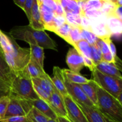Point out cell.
I'll use <instances>...</instances> for the list:
<instances>
[{"mask_svg": "<svg viewBox=\"0 0 122 122\" xmlns=\"http://www.w3.org/2000/svg\"><path fill=\"white\" fill-rule=\"evenodd\" d=\"M30 59L35 62L41 68L44 69V49L37 45H29Z\"/></svg>", "mask_w": 122, "mask_h": 122, "instance_id": "obj_20", "label": "cell"}, {"mask_svg": "<svg viewBox=\"0 0 122 122\" xmlns=\"http://www.w3.org/2000/svg\"><path fill=\"white\" fill-rule=\"evenodd\" d=\"M0 79H1L4 80V81H6V82H8L11 83V82L10 81L9 78H8V77H7V75L1 70V69H0Z\"/></svg>", "mask_w": 122, "mask_h": 122, "instance_id": "obj_47", "label": "cell"}, {"mask_svg": "<svg viewBox=\"0 0 122 122\" xmlns=\"http://www.w3.org/2000/svg\"><path fill=\"white\" fill-rule=\"evenodd\" d=\"M48 122H58V121H57V120H51V119H49Z\"/></svg>", "mask_w": 122, "mask_h": 122, "instance_id": "obj_51", "label": "cell"}, {"mask_svg": "<svg viewBox=\"0 0 122 122\" xmlns=\"http://www.w3.org/2000/svg\"><path fill=\"white\" fill-rule=\"evenodd\" d=\"M71 29V26H70L69 24L66 23L63 26H61L58 29L56 30L54 33H55L61 38H63L65 41H66L69 44V43H70L69 36H70Z\"/></svg>", "mask_w": 122, "mask_h": 122, "instance_id": "obj_28", "label": "cell"}, {"mask_svg": "<svg viewBox=\"0 0 122 122\" xmlns=\"http://www.w3.org/2000/svg\"><path fill=\"white\" fill-rule=\"evenodd\" d=\"M65 19L66 23L71 27H81V15L72 13H66Z\"/></svg>", "mask_w": 122, "mask_h": 122, "instance_id": "obj_30", "label": "cell"}, {"mask_svg": "<svg viewBox=\"0 0 122 122\" xmlns=\"http://www.w3.org/2000/svg\"><path fill=\"white\" fill-rule=\"evenodd\" d=\"M0 122H27L26 117L15 116L3 119Z\"/></svg>", "mask_w": 122, "mask_h": 122, "instance_id": "obj_42", "label": "cell"}, {"mask_svg": "<svg viewBox=\"0 0 122 122\" xmlns=\"http://www.w3.org/2000/svg\"><path fill=\"white\" fill-rule=\"evenodd\" d=\"M9 36L14 40H20L29 45H37L43 49H50L57 51L56 42L44 30H37L27 26H15L11 29Z\"/></svg>", "mask_w": 122, "mask_h": 122, "instance_id": "obj_2", "label": "cell"}, {"mask_svg": "<svg viewBox=\"0 0 122 122\" xmlns=\"http://www.w3.org/2000/svg\"><path fill=\"white\" fill-rule=\"evenodd\" d=\"M25 70L31 79L40 77L45 73L44 69L41 68L35 62L31 59L27 66L25 68Z\"/></svg>", "mask_w": 122, "mask_h": 122, "instance_id": "obj_22", "label": "cell"}, {"mask_svg": "<svg viewBox=\"0 0 122 122\" xmlns=\"http://www.w3.org/2000/svg\"><path fill=\"white\" fill-rule=\"evenodd\" d=\"M91 21V31L98 38L105 40L111 38L110 32L107 25V16L102 15L101 17Z\"/></svg>", "mask_w": 122, "mask_h": 122, "instance_id": "obj_9", "label": "cell"}, {"mask_svg": "<svg viewBox=\"0 0 122 122\" xmlns=\"http://www.w3.org/2000/svg\"><path fill=\"white\" fill-rule=\"evenodd\" d=\"M74 48L76 49L82 56L91 58V45L85 40L82 39L76 43Z\"/></svg>", "mask_w": 122, "mask_h": 122, "instance_id": "obj_26", "label": "cell"}, {"mask_svg": "<svg viewBox=\"0 0 122 122\" xmlns=\"http://www.w3.org/2000/svg\"><path fill=\"white\" fill-rule=\"evenodd\" d=\"M51 81L55 88L63 97L68 95L66 88L64 84V79L62 69L59 67L54 66L53 67V77H51Z\"/></svg>", "mask_w": 122, "mask_h": 122, "instance_id": "obj_14", "label": "cell"}, {"mask_svg": "<svg viewBox=\"0 0 122 122\" xmlns=\"http://www.w3.org/2000/svg\"><path fill=\"white\" fill-rule=\"evenodd\" d=\"M13 2H14V3L16 5H17L19 7H20L21 9L23 10L24 5H25L26 0H14Z\"/></svg>", "mask_w": 122, "mask_h": 122, "instance_id": "obj_46", "label": "cell"}, {"mask_svg": "<svg viewBox=\"0 0 122 122\" xmlns=\"http://www.w3.org/2000/svg\"><path fill=\"white\" fill-rule=\"evenodd\" d=\"M0 52H3V51H2V49H1V45H0Z\"/></svg>", "mask_w": 122, "mask_h": 122, "instance_id": "obj_52", "label": "cell"}, {"mask_svg": "<svg viewBox=\"0 0 122 122\" xmlns=\"http://www.w3.org/2000/svg\"><path fill=\"white\" fill-rule=\"evenodd\" d=\"M28 101L32 107L36 108L38 110H39L41 113H42L49 119H51V120H57V119L58 116L56 114L51 107L42 100L39 98L38 100H32V101L28 100Z\"/></svg>", "mask_w": 122, "mask_h": 122, "instance_id": "obj_13", "label": "cell"}, {"mask_svg": "<svg viewBox=\"0 0 122 122\" xmlns=\"http://www.w3.org/2000/svg\"><path fill=\"white\" fill-rule=\"evenodd\" d=\"M104 3V0H89L86 1L83 11L101 10Z\"/></svg>", "mask_w": 122, "mask_h": 122, "instance_id": "obj_32", "label": "cell"}, {"mask_svg": "<svg viewBox=\"0 0 122 122\" xmlns=\"http://www.w3.org/2000/svg\"><path fill=\"white\" fill-rule=\"evenodd\" d=\"M96 69L104 75L122 79V70L113 63L101 61L96 65Z\"/></svg>", "mask_w": 122, "mask_h": 122, "instance_id": "obj_15", "label": "cell"}, {"mask_svg": "<svg viewBox=\"0 0 122 122\" xmlns=\"http://www.w3.org/2000/svg\"><path fill=\"white\" fill-rule=\"evenodd\" d=\"M91 59L97 65L101 61L102 54H101L100 50L97 47V46L95 45H91Z\"/></svg>", "mask_w": 122, "mask_h": 122, "instance_id": "obj_35", "label": "cell"}, {"mask_svg": "<svg viewBox=\"0 0 122 122\" xmlns=\"http://www.w3.org/2000/svg\"><path fill=\"white\" fill-rule=\"evenodd\" d=\"M38 2L39 5V9L42 21L44 23V27H45L52 21L54 17V14L53 11L46 6L44 5L41 2V0H38Z\"/></svg>", "mask_w": 122, "mask_h": 122, "instance_id": "obj_21", "label": "cell"}, {"mask_svg": "<svg viewBox=\"0 0 122 122\" xmlns=\"http://www.w3.org/2000/svg\"><path fill=\"white\" fill-rule=\"evenodd\" d=\"M10 92L26 100H35L39 98L35 91L33 83L25 69L19 71L11 82Z\"/></svg>", "mask_w": 122, "mask_h": 122, "instance_id": "obj_4", "label": "cell"}, {"mask_svg": "<svg viewBox=\"0 0 122 122\" xmlns=\"http://www.w3.org/2000/svg\"><path fill=\"white\" fill-rule=\"evenodd\" d=\"M64 84H65V87L66 88L68 95H70L73 99L74 101L83 104L89 107L95 106L94 104L86 96L79 85L69 82L64 77Z\"/></svg>", "mask_w": 122, "mask_h": 122, "instance_id": "obj_8", "label": "cell"}, {"mask_svg": "<svg viewBox=\"0 0 122 122\" xmlns=\"http://www.w3.org/2000/svg\"><path fill=\"white\" fill-rule=\"evenodd\" d=\"M79 85L86 96L94 104V106L97 107V88L98 85L92 79L89 80L88 83L81 84Z\"/></svg>", "mask_w": 122, "mask_h": 122, "instance_id": "obj_18", "label": "cell"}, {"mask_svg": "<svg viewBox=\"0 0 122 122\" xmlns=\"http://www.w3.org/2000/svg\"><path fill=\"white\" fill-rule=\"evenodd\" d=\"M107 25L111 35H121L122 21L114 17H107Z\"/></svg>", "mask_w": 122, "mask_h": 122, "instance_id": "obj_24", "label": "cell"}, {"mask_svg": "<svg viewBox=\"0 0 122 122\" xmlns=\"http://www.w3.org/2000/svg\"><path fill=\"white\" fill-rule=\"evenodd\" d=\"M33 4V0H26L25 5H24L23 10L25 11L29 21H30L31 19V13H32Z\"/></svg>", "mask_w": 122, "mask_h": 122, "instance_id": "obj_39", "label": "cell"}, {"mask_svg": "<svg viewBox=\"0 0 122 122\" xmlns=\"http://www.w3.org/2000/svg\"><path fill=\"white\" fill-rule=\"evenodd\" d=\"M95 45L100 50L102 55L106 54H108L109 52H110L109 47H108V45L107 44V42H106L98 38V37L97 38L96 41H95Z\"/></svg>", "mask_w": 122, "mask_h": 122, "instance_id": "obj_37", "label": "cell"}, {"mask_svg": "<svg viewBox=\"0 0 122 122\" xmlns=\"http://www.w3.org/2000/svg\"><path fill=\"white\" fill-rule=\"evenodd\" d=\"M76 102V101H75ZM89 122H105L104 117L96 106L89 107L76 102Z\"/></svg>", "mask_w": 122, "mask_h": 122, "instance_id": "obj_12", "label": "cell"}, {"mask_svg": "<svg viewBox=\"0 0 122 122\" xmlns=\"http://www.w3.org/2000/svg\"><path fill=\"white\" fill-rule=\"evenodd\" d=\"M66 60L69 70L74 72L80 73L81 70L85 67L83 57L74 48H71L69 50Z\"/></svg>", "mask_w": 122, "mask_h": 122, "instance_id": "obj_10", "label": "cell"}, {"mask_svg": "<svg viewBox=\"0 0 122 122\" xmlns=\"http://www.w3.org/2000/svg\"><path fill=\"white\" fill-rule=\"evenodd\" d=\"M41 1L44 5L50 8L54 13L57 8V3L56 0H41Z\"/></svg>", "mask_w": 122, "mask_h": 122, "instance_id": "obj_43", "label": "cell"}, {"mask_svg": "<svg viewBox=\"0 0 122 122\" xmlns=\"http://www.w3.org/2000/svg\"><path fill=\"white\" fill-rule=\"evenodd\" d=\"M63 76L69 82L81 85L88 83L90 79H88L82 76L80 73H76L71 71L69 69H62Z\"/></svg>", "mask_w": 122, "mask_h": 122, "instance_id": "obj_19", "label": "cell"}, {"mask_svg": "<svg viewBox=\"0 0 122 122\" xmlns=\"http://www.w3.org/2000/svg\"><path fill=\"white\" fill-rule=\"evenodd\" d=\"M9 98V103L4 119L15 116L26 117L32 108L28 100L21 98L11 92Z\"/></svg>", "mask_w": 122, "mask_h": 122, "instance_id": "obj_6", "label": "cell"}, {"mask_svg": "<svg viewBox=\"0 0 122 122\" xmlns=\"http://www.w3.org/2000/svg\"><path fill=\"white\" fill-rule=\"evenodd\" d=\"M116 6V5L113 2V0H104L103 5L100 11L103 13L104 15L108 17L112 14Z\"/></svg>", "mask_w": 122, "mask_h": 122, "instance_id": "obj_34", "label": "cell"}, {"mask_svg": "<svg viewBox=\"0 0 122 122\" xmlns=\"http://www.w3.org/2000/svg\"><path fill=\"white\" fill-rule=\"evenodd\" d=\"M57 121L58 122H70V120L67 118L60 116H58V117H57Z\"/></svg>", "mask_w": 122, "mask_h": 122, "instance_id": "obj_48", "label": "cell"}, {"mask_svg": "<svg viewBox=\"0 0 122 122\" xmlns=\"http://www.w3.org/2000/svg\"><path fill=\"white\" fill-rule=\"evenodd\" d=\"M81 34L82 39L83 40L86 41L90 45H95V41H96L97 37L91 31L81 28Z\"/></svg>", "mask_w": 122, "mask_h": 122, "instance_id": "obj_33", "label": "cell"}, {"mask_svg": "<svg viewBox=\"0 0 122 122\" xmlns=\"http://www.w3.org/2000/svg\"><path fill=\"white\" fill-rule=\"evenodd\" d=\"M0 69L7 75V77L9 78L10 82H11L15 75L12 73L8 64H7V62L5 59L4 55L2 52H0Z\"/></svg>", "mask_w": 122, "mask_h": 122, "instance_id": "obj_31", "label": "cell"}, {"mask_svg": "<svg viewBox=\"0 0 122 122\" xmlns=\"http://www.w3.org/2000/svg\"><path fill=\"white\" fill-rule=\"evenodd\" d=\"M67 114V119L70 122H89L78 105L70 96L63 97Z\"/></svg>", "mask_w": 122, "mask_h": 122, "instance_id": "obj_7", "label": "cell"}, {"mask_svg": "<svg viewBox=\"0 0 122 122\" xmlns=\"http://www.w3.org/2000/svg\"><path fill=\"white\" fill-rule=\"evenodd\" d=\"M31 79L32 83L39 86L50 95L57 90L51 81V77L46 72L40 77L32 78Z\"/></svg>", "mask_w": 122, "mask_h": 122, "instance_id": "obj_17", "label": "cell"}, {"mask_svg": "<svg viewBox=\"0 0 122 122\" xmlns=\"http://www.w3.org/2000/svg\"><path fill=\"white\" fill-rule=\"evenodd\" d=\"M82 57H83V61H84L85 67H87L88 68H89L91 72L96 69V64L93 62V61L91 58H87V57L83 56H82Z\"/></svg>", "mask_w": 122, "mask_h": 122, "instance_id": "obj_41", "label": "cell"}, {"mask_svg": "<svg viewBox=\"0 0 122 122\" xmlns=\"http://www.w3.org/2000/svg\"><path fill=\"white\" fill-rule=\"evenodd\" d=\"M108 17H114L120 21L122 20V6H116L112 14Z\"/></svg>", "mask_w": 122, "mask_h": 122, "instance_id": "obj_40", "label": "cell"}, {"mask_svg": "<svg viewBox=\"0 0 122 122\" xmlns=\"http://www.w3.org/2000/svg\"><path fill=\"white\" fill-rule=\"evenodd\" d=\"M9 101V95L8 96L4 97L0 99V122L4 118Z\"/></svg>", "mask_w": 122, "mask_h": 122, "instance_id": "obj_36", "label": "cell"}, {"mask_svg": "<svg viewBox=\"0 0 122 122\" xmlns=\"http://www.w3.org/2000/svg\"><path fill=\"white\" fill-rule=\"evenodd\" d=\"M103 115H104V114H103ZM104 117L105 122H120L116 121V120H113V119H110V118L107 117L105 116L104 115Z\"/></svg>", "mask_w": 122, "mask_h": 122, "instance_id": "obj_50", "label": "cell"}, {"mask_svg": "<svg viewBox=\"0 0 122 122\" xmlns=\"http://www.w3.org/2000/svg\"><path fill=\"white\" fill-rule=\"evenodd\" d=\"M97 108L105 116L122 122V104L116 98L98 86Z\"/></svg>", "mask_w": 122, "mask_h": 122, "instance_id": "obj_3", "label": "cell"}, {"mask_svg": "<svg viewBox=\"0 0 122 122\" xmlns=\"http://www.w3.org/2000/svg\"><path fill=\"white\" fill-rule=\"evenodd\" d=\"M26 118L27 122H48L49 120L48 118L33 107H32L28 112Z\"/></svg>", "mask_w": 122, "mask_h": 122, "instance_id": "obj_25", "label": "cell"}, {"mask_svg": "<svg viewBox=\"0 0 122 122\" xmlns=\"http://www.w3.org/2000/svg\"><path fill=\"white\" fill-rule=\"evenodd\" d=\"M1 33H2V31L0 30V40H1Z\"/></svg>", "mask_w": 122, "mask_h": 122, "instance_id": "obj_53", "label": "cell"}, {"mask_svg": "<svg viewBox=\"0 0 122 122\" xmlns=\"http://www.w3.org/2000/svg\"><path fill=\"white\" fill-rule=\"evenodd\" d=\"M49 106L58 116L67 119L66 109L63 97L57 90L54 92L49 99Z\"/></svg>", "mask_w": 122, "mask_h": 122, "instance_id": "obj_11", "label": "cell"}, {"mask_svg": "<svg viewBox=\"0 0 122 122\" xmlns=\"http://www.w3.org/2000/svg\"><path fill=\"white\" fill-rule=\"evenodd\" d=\"M92 79L111 95L116 98L122 93V79L104 75L95 69L92 71Z\"/></svg>", "mask_w": 122, "mask_h": 122, "instance_id": "obj_5", "label": "cell"}, {"mask_svg": "<svg viewBox=\"0 0 122 122\" xmlns=\"http://www.w3.org/2000/svg\"><path fill=\"white\" fill-rule=\"evenodd\" d=\"M0 45L7 64L14 75L27 66L30 60L29 48L20 47L14 39L2 32Z\"/></svg>", "mask_w": 122, "mask_h": 122, "instance_id": "obj_1", "label": "cell"}, {"mask_svg": "<svg viewBox=\"0 0 122 122\" xmlns=\"http://www.w3.org/2000/svg\"><path fill=\"white\" fill-rule=\"evenodd\" d=\"M81 27H71L69 36V44L73 46V48H75L76 43L82 39L81 34Z\"/></svg>", "mask_w": 122, "mask_h": 122, "instance_id": "obj_29", "label": "cell"}, {"mask_svg": "<svg viewBox=\"0 0 122 122\" xmlns=\"http://www.w3.org/2000/svg\"><path fill=\"white\" fill-rule=\"evenodd\" d=\"M10 92H4L1 91H0V99L5 96H8V95H9Z\"/></svg>", "mask_w": 122, "mask_h": 122, "instance_id": "obj_49", "label": "cell"}, {"mask_svg": "<svg viewBox=\"0 0 122 122\" xmlns=\"http://www.w3.org/2000/svg\"><path fill=\"white\" fill-rule=\"evenodd\" d=\"M56 3H57V8H56V10L54 13V15H57V16H65L66 13L62 6L61 5L60 1L59 0H56Z\"/></svg>", "mask_w": 122, "mask_h": 122, "instance_id": "obj_44", "label": "cell"}, {"mask_svg": "<svg viewBox=\"0 0 122 122\" xmlns=\"http://www.w3.org/2000/svg\"><path fill=\"white\" fill-rule=\"evenodd\" d=\"M104 15L103 13L100 10L86 11L84 12V16L88 18L89 20H94Z\"/></svg>", "mask_w": 122, "mask_h": 122, "instance_id": "obj_38", "label": "cell"}, {"mask_svg": "<svg viewBox=\"0 0 122 122\" xmlns=\"http://www.w3.org/2000/svg\"><path fill=\"white\" fill-rule=\"evenodd\" d=\"M66 23V20L65 16L54 15L52 21L44 27V30H47L54 32L56 30L63 26Z\"/></svg>", "mask_w": 122, "mask_h": 122, "instance_id": "obj_27", "label": "cell"}, {"mask_svg": "<svg viewBox=\"0 0 122 122\" xmlns=\"http://www.w3.org/2000/svg\"><path fill=\"white\" fill-rule=\"evenodd\" d=\"M65 13H72L81 15V11L76 0H59Z\"/></svg>", "mask_w": 122, "mask_h": 122, "instance_id": "obj_23", "label": "cell"}, {"mask_svg": "<svg viewBox=\"0 0 122 122\" xmlns=\"http://www.w3.org/2000/svg\"><path fill=\"white\" fill-rule=\"evenodd\" d=\"M11 83L0 79V91L4 92H10Z\"/></svg>", "mask_w": 122, "mask_h": 122, "instance_id": "obj_45", "label": "cell"}, {"mask_svg": "<svg viewBox=\"0 0 122 122\" xmlns=\"http://www.w3.org/2000/svg\"><path fill=\"white\" fill-rule=\"evenodd\" d=\"M29 26L37 30H44V26L42 21L39 9L38 0H33V7L31 13V19Z\"/></svg>", "mask_w": 122, "mask_h": 122, "instance_id": "obj_16", "label": "cell"}]
</instances>
